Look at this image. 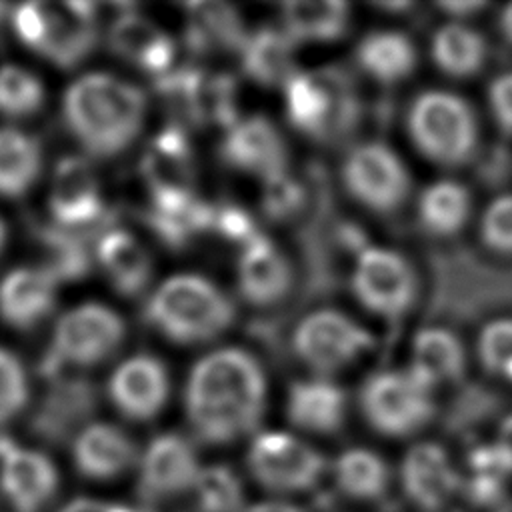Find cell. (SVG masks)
I'll use <instances>...</instances> for the list:
<instances>
[{
    "label": "cell",
    "instance_id": "cell-1",
    "mask_svg": "<svg viewBox=\"0 0 512 512\" xmlns=\"http://www.w3.org/2000/svg\"><path fill=\"white\" fill-rule=\"evenodd\" d=\"M184 398L194 434L206 444H226L252 432L260 422L266 378L250 352L222 348L196 362Z\"/></svg>",
    "mask_w": 512,
    "mask_h": 512
},
{
    "label": "cell",
    "instance_id": "cell-2",
    "mask_svg": "<svg viewBox=\"0 0 512 512\" xmlns=\"http://www.w3.org/2000/svg\"><path fill=\"white\" fill-rule=\"evenodd\" d=\"M146 112L140 88L110 74H86L64 96V118L76 140L98 158L124 152Z\"/></svg>",
    "mask_w": 512,
    "mask_h": 512
},
{
    "label": "cell",
    "instance_id": "cell-3",
    "mask_svg": "<svg viewBox=\"0 0 512 512\" xmlns=\"http://www.w3.org/2000/svg\"><path fill=\"white\" fill-rule=\"evenodd\" d=\"M232 300L208 278L180 274L166 280L146 304V320L180 344L208 342L232 326Z\"/></svg>",
    "mask_w": 512,
    "mask_h": 512
},
{
    "label": "cell",
    "instance_id": "cell-4",
    "mask_svg": "<svg viewBox=\"0 0 512 512\" xmlns=\"http://www.w3.org/2000/svg\"><path fill=\"white\" fill-rule=\"evenodd\" d=\"M408 132L416 148L432 162L460 166L478 148V120L470 104L446 90H428L408 110Z\"/></svg>",
    "mask_w": 512,
    "mask_h": 512
},
{
    "label": "cell",
    "instance_id": "cell-5",
    "mask_svg": "<svg viewBox=\"0 0 512 512\" xmlns=\"http://www.w3.org/2000/svg\"><path fill=\"white\" fill-rule=\"evenodd\" d=\"M366 422L384 436H410L434 418V386L412 368L382 370L360 388Z\"/></svg>",
    "mask_w": 512,
    "mask_h": 512
},
{
    "label": "cell",
    "instance_id": "cell-6",
    "mask_svg": "<svg viewBox=\"0 0 512 512\" xmlns=\"http://www.w3.org/2000/svg\"><path fill=\"white\" fill-rule=\"evenodd\" d=\"M284 96L290 124L316 140L342 136L358 114L350 82L338 70L298 72L286 82Z\"/></svg>",
    "mask_w": 512,
    "mask_h": 512
},
{
    "label": "cell",
    "instance_id": "cell-7",
    "mask_svg": "<svg viewBox=\"0 0 512 512\" xmlns=\"http://www.w3.org/2000/svg\"><path fill=\"white\" fill-rule=\"evenodd\" d=\"M124 340L122 318L102 304H84L66 312L54 330V340L40 362L48 380L66 366H90L106 360Z\"/></svg>",
    "mask_w": 512,
    "mask_h": 512
},
{
    "label": "cell",
    "instance_id": "cell-8",
    "mask_svg": "<svg viewBox=\"0 0 512 512\" xmlns=\"http://www.w3.org/2000/svg\"><path fill=\"white\" fill-rule=\"evenodd\" d=\"M296 356L320 378L356 362L372 346V334L344 312L322 308L306 314L294 328Z\"/></svg>",
    "mask_w": 512,
    "mask_h": 512
},
{
    "label": "cell",
    "instance_id": "cell-9",
    "mask_svg": "<svg viewBox=\"0 0 512 512\" xmlns=\"http://www.w3.org/2000/svg\"><path fill=\"white\" fill-rule=\"evenodd\" d=\"M342 182L356 202L380 214L398 210L412 188L402 160L380 142H364L348 152L342 164Z\"/></svg>",
    "mask_w": 512,
    "mask_h": 512
},
{
    "label": "cell",
    "instance_id": "cell-10",
    "mask_svg": "<svg viewBox=\"0 0 512 512\" xmlns=\"http://www.w3.org/2000/svg\"><path fill=\"white\" fill-rule=\"evenodd\" d=\"M246 460L254 480L280 494L314 488L326 470L320 452L284 432L256 434Z\"/></svg>",
    "mask_w": 512,
    "mask_h": 512
},
{
    "label": "cell",
    "instance_id": "cell-11",
    "mask_svg": "<svg viewBox=\"0 0 512 512\" xmlns=\"http://www.w3.org/2000/svg\"><path fill=\"white\" fill-rule=\"evenodd\" d=\"M352 290L366 310L382 318H398L416 302L418 276L402 254L390 248H366L358 256Z\"/></svg>",
    "mask_w": 512,
    "mask_h": 512
},
{
    "label": "cell",
    "instance_id": "cell-12",
    "mask_svg": "<svg viewBox=\"0 0 512 512\" xmlns=\"http://www.w3.org/2000/svg\"><path fill=\"white\" fill-rule=\"evenodd\" d=\"M54 224L74 230L108 232L116 220L106 210L98 192V180L88 160L66 156L58 162L50 192Z\"/></svg>",
    "mask_w": 512,
    "mask_h": 512
},
{
    "label": "cell",
    "instance_id": "cell-13",
    "mask_svg": "<svg viewBox=\"0 0 512 512\" xmlns=\"http://www.w3.org/2000/svg\"><path fill=\"white\" fill-rule=\"evenodd\" d=\"M192 442L168 432L156 436L140 462L138 494L146 504H158L194 488L200 476Z\"/></svg>",
    "mask_w": 512,
    "mask_h": 512
},
{
    "label": "cell",
    "instance_id": "cell-14",
    "mask_svg": "<svg viewBox=\"0 0 512 512\" xmlns=\"http://www.w3.org/2000/svg\"><path fill=\"white\" fill-rule=\"evenodd\" d=\"M56 488L58 472L42 452L20 448L0 434V492L12 512H40Z\"/></svg>",
    "mask_w": 512,
    "mask_h": 512
},
{
    "label": "cell",
    "instance_id": "cell-15",
    "mask_svg": "<svg viewBox=\"0 0 512 512\" xmlns=\"http://www.w3.org/2000/svg\"><path fill=\"white\" fill-rule=\"evenodd\" d=\"M96 386L82 376H56L38 402L30 428L48 444H64L94 414Z\"/></svg>",
    "mask_w": 512,
    "mask_h": 512
},
{
    "label": "cell",
    "instance_id": "cell-16",
    "mask_svg": "<svg viewBox=\"0 0 512 512\" xmlns=\"http://www.w3.org/2000/svg\"><path fill=\"white\" fill-rule=\"evenodd\" d=\"M220 156L228 166L268 180L286 172L288 150L280 130L268 118L248 116L228 128Z\"/></svg>",
    "mask_w": 512,
    "mask_h": 512
},
{
    "label": "cell",
    "instance_id": "cell-17",
    "mask_svg": "<svg viewBox=\"0 0 512 512\" xmlns=\"http://www.w3.org/2000/svg\"><path fill=\"white\" fill-rule=\"evenodd\" d=\"M44 38L38 52L62 68L82 62L94 48L98 28L90 2H40Z\"/></svg>",
    "mask_w": 512,
    "mask_h": 512
},
{
    "label": "cell",
    "instance_id": "cell-18",
    "mask_svg": "<svg viewBox=\"0 0 512 512\" xmlns=\"http://www.w3.org/2000/svg\"><path fill=\"white\" fill-rule=\"evenodd\" d=\"M400 476L408 500L426 512L442 510L462 488V476L448 452L434 442L412 446L402 460Z\"/></svg>",
    "mask_w": 512,
    "mask_h": 512
},
{
    "label": "cell",
    "instance_id": "cell-19",
    "mask_svg": "<svg viewBox=\"0 0 512 512\" xmlns=\"http://www.w3.org/2000/svg\"><path fill=\"white\" fill-rule=\"evenodd\" d=\"M168 372L154 356H134L112 374L108 392L116 408L132 420L154 418L168 398Z\"/></svg>",
    "mask_w": 512,
    "mask_h": 512
},
{
    "label": "cell",
    "instance_id": "cell-20",
    "mask_svg": "<svg viewBox=\"0 0 512 512\" xmlns=\"http://www.w3.org/2000/svg\"><path fill=\"white\" fill-rule=\"evenodd\" d=\"M292 266L276 244L264 236H254L244 244L238 262L240 294L256 306H270L288 296L292 288Z\"/></svg>",
    "mask_w": 512,
    "mask_h": 512
},
{
    "label": "cell",
    "instance_id": "cell-21",
    "mask_svg": "<svg viewBox=\"0 0 512 512\" xmlns=\"http://www.w3.org/2000/svg\"><path fill=\"white\" fill-rule=\"evenodd\" d=\"M72 456L76 470L90 480L118 478L138 460L134 440L112 424L82 428L74 438Z\"/></svg>",
    "mask_w": 512,
    "mask_h": 512
},
{
    "label": "cell",
    "instance_id": "cell-22",
    "mask_svg": "<svg viewBox=\"0 0 512 512\" xmlns=\"http://www.w3.org/2000/svg\"><path fill=\"white\" fill-rule=\"evenodd\" d=\"M108 42L114 54L142 68L144 72L162 76L170 72L176 46L168 34L134 12H122L108 32Z\"/></svg>",
    "mask_w": 512,
    "mask_h": 512
},
{
    "label": "cell",
    "instance_id": "cell-23",
    "mask_svg": "<svg viewBox=\"0 0 512 512\" xmlns=\"http://www.w3.org/2000/svg\"><path fill=\"white\" fill-rule=\"evenodd\" d=\"M56 278L44 268H16L0 282V316L28 330L46 318L56 302Z\"/></svg>",
    "mask_w": 512,
    "mask_h": 512
},
{
    "label": "cell",
    "instance_id": "cell-24",
    "mask_svg": "<svg viewBox=\"0 0 512 512\" xmlns=\"http://www.w3.org/2000/svg\"><path fill=\"white\" fill-rule=\"evenodd\" d=\"M140 170L152 196L192 192V148L182 126H168L148 144Z\"/></svg>",
    "mask_w": 512,
    "mask_h": 512
},
{
    "label": "cell",
    "instance_id": "cell-25",
    "mask_svg": "<svg viewBox=\"0 0 512 512\" xmlns=\"http://www.w3.org/2000/svg\"><path fill=\"white\" fill-rule=\"evenodd\" d=\"M346 392L328 378L294 382L286 398L288 420L312 434H334L346 420Z\"/></svg>",
    "mask_w": 512,
    "mask_h": 512
},
{
    "label": "cell",
    "instance_id": "cell-26",
    "mask_svg": "<svg viewBox=\"0 0 512 512\" xmlns=\"http://www.w3.org/2000/svg\"><path fill=\"white\" fill-rule=\"evenodd\" d=\"M144 222L166 246L184 248L194 236L212 228L214 206L202 202L194 192L152 196Z\"/></svg>",
    "mask_w": 512,
    "mask_h": 512
},
{
    "label": "cell",
    "instance_id": "cell-27",
    "mask_svg": "<svg viewBox=\"0 0 512 512\" xmlns=\"http://www.w3.org/2000/svg\"><path fill=\"white\" fill-rule=\"evenodd\" d=\"M296 42L284 32V28L262 26L246 36L240 50L244 74L256 84L274 88L286 86V82L298 74L296 70Z\"/></svg>",
    "mask_w": 512,
    "mask_h": 512
},
{
    "label": "cell",
    "instance_id": "cell-28",
    "mask_svg": "<svg viewBox=\"0 0 512 512\" xmlns=\"http://www.w3.org/2000/svg\"><path fill=\"white\" fill-rule=\"evenodd\" d=\"M186 44L194 54L240 52L246 42L240 14L224 2H190L186 4Z\"/></svg>",
    "mask_w": 512,
    "mask_h": 512
},
{
    "label": "cell",
    "instance_id": "cell-29",
    "mask_svg": "<svg viewBox=\"0 0 512 512\" xmlns=\"http://www.w3.org/2000/svg\"><path fill=\"white\" fill-rule=\"evenodd\" d=\"M96 256L114 288L124 296L140 294L152 276L146 248L126 230L104 232L96 244Z\"/></svg>",
    "mask_w": 512,
    "mask_h": 512
},
{
    "label": "cell",
    "instance_id": "cell-30",
    "mask_svg": "<svg viewBox=\"0 0 512 512\" xmlns=\"http://www.w3.org/2000/svg\"><path fill=\"white\" fill-rule=\"evenodd\" d=\"M432 386L460 380L466 370V350L462 340L448 328L428 326L416 332L412 342V364Z\"/></svg>",
    "mask_w": 512,
    "mask_h": 512
},
{
    "label": "cell",
    "instance_id": "cell-31",
    "mask_svg": "<svg viewBox=\"0 0 512 512\" xmlns=\"http://www.w3.org/2000/svg\"><path fill=\"white\" fill-rule=\"evenodd\" d=\"M414 42L394 30H376L366 34L356 48L358 66L382 84H394L408 78L416 68Z\"/></svg>",
    "mask_w": 512,
    "mask_h": 512
},
{
    "label": "cell",
    "instance_id": "cell-32",
    "mask_svg": "<svg viewBox=\"0 0 512 512\" xmlns=\"http://www.w3.org/2000/svg\"><path fill=\"white\" fill-rule=\"evenodd\" d=\"M350 6L340 0H292L282 4V28L296 42H332L344 36Z\"/></svg>",
    "mask_w": 512,
    "mask_h": 512
},
{
    "label": "cell",
    "instance_id": "cell-33",
    "mask_svg": "<svg viewBox=\"0 0 512 512\" xmlns=\"http://www.w3.org/2000/svg\"><path fill=\"white\" fill-rule=\"evenodd\" d=\"M36 240L44 250L46 266L56 280H76L90 270V238H100L98 230H74L58 224L36 226Z\"/></svg>",
    "mask_w": 512,
    "mask_h": 512
},
{
    "label": "cell",
    "instance_id": "cell-34",
    "mask_svg": "<svg viewBox=\"0 0 512 512\" xmlns=\"http://www.w3.org/2000/svg\"><path fill=\"white\" fill-rule=\"evenodd\" d=\"M430 52L434 64L444 74L468 78L482 70L488 56V46L474 28L460 22H450L434 32Z\"/></svg>",
    "mask_w": 512,
    "mask_h": 512
},
{
    "label": "cell",
    "instance_id": "cell-35",
    "mask_svg": "<svg viewBox=\"0 0 512 512\" xmlns=\"http://www.w3.org/2000/svg\"><path fill=\"white\" fill-rule=\"evenodd\" d=\"M472 210V198L466 186L454 180H440L430 184L418 202L420 224L434 236L448 238L458 234Z\"/></svg>",
    "mask_w": 512,
    "mask_h": 512
},
{
    "label": "cell",
    "instance_id": "cell-36",
    "mask_svg": "<svg viewBox=\"0 0 512 512\" xmlns=\"http://www.w3.org/2000/svg\"><path fill=\"white\" fill-rule=\"evenodd\" d=\"M42 168L40 142L20 130H0V194L22 196Z\"/></svg>",
    "mask_w": 512,
    "mask_h": 512
},
{
    "label": "cell",
    "instance_id": "cell-37",
    "mask_svg": "<svg viewBox=\"0 0 512 512\" xmlns=\"http://www.w3.org/2000/svg\"><path fill=\"white\" fill-rule=\"evenodd\" d=\"M334 480L338 490L356 500H380L390 486L386 462L372 450L350 448L334 462Z\"/></svg>",
    "mask_w": 512,
    "mask_h": 512
},
{
    "label": "cell",
    "instance_id": "cell-38",
    "mask_svg": "<svg viewBox=\"0 0 512 512\" xmlns=\"http://www.w3.org/2000/svg\"><path fill=\"white\" fill-rule=\"evenodd\" d=\"M470 478L466 492L478 506H488L504 494V486L512 476V452L496 442L492 446H480L472 450L470 458Z\"/></svg>",
    "mask_w": 512,
    "mask_h": 512
},
{
    "label": "cell",
    "instance_id": "cell-39",
    "mask_svg": "<svg viewBox=\"0 0 512 512\" xmlns=\"http://www.w3.org/2000/svg\"><path fill=\"white\" fill-rule=\"evenodd\" d=\"M198 512H242V484L226 466L204 468L192 488Z\"/></svg>",
    "mask_w": 512,
    "mask_h": 512
},
{
    "label": "cell",
    "instance_id": "cell-40",
    "mask_svg": "<svg viewBox=\"0 0 512 512\" xmlns=\"http://www.w3.org/2000/svg\"><path fill=\"white\" fill-rule=\"evenodd\" d=\"M44 102V88L40 80L24 68H0V112L22 118L34 114Z\"/></svg>",
    "mask_w": 512,
    "mask_h": 512
},
{
    "label": "cell",
    "instance_id": "cell-41",
    "mask_svg": "<svg viewBox=\"0 0 512 512\" xmlns=\"http://www.w3.org/2000/svg\"><path fill=\"white\" fill-rule=\"evenodd\" d=\"M476 350L486 372L512 382V318L488 322L478 336Z\"/></svg>",
    "mask_w": 512,
    "mask_h": 512
},
{
    "label": "cell",
    "instance_id": "cell-42",
    "mask_svg": "<svg viewBox=\"0 0 512 512\" xmlns=\"http://www.w3.org/2000/svg\"><path fill=\"white\" fill-rule=\"evenodd\" d=\"M480 240L500 256H512V194L494 198L480 220Z\"/></svg>",
    "mask_w": 512,
    "mask_h": 512
},
{
    "label": "cell",
    "instance_id": "cell-43",
    "mask_svg": "<svg viewBox=\"0 0 512 512\" xmlns=\"http://www.w3.org/2000/svg\"><path fill=\"white\" fill-rule=\"evenodd\" d=\"M28 402V378L20 360L0 348V424L14 418Z\"/></svg>",
    "mask_w": 512,
    "mask_h": 512
},
{
    "label": "cell",
    "instance_id": "cell-44",
    "mask_svg": "<svg viewBox=\"0 0 512 512\" xmlns=\"http://www.w3.org/2000/svg\"><path fill=\"white\" fill-rule=\"evenodd\" d=\"M304 202V190L284 172L264 180V210L272 218L292 216Z\"/></svg>",
    "mask_w": 512,
    "mask_h": 512
},
{
    "label": "cell",
    "instance_id": "cell-45",
    "mask_svg": "<svg viewBox=\"0 0 512 512\" xmlns=\"http://www.w3.org/2000/svg\"><path fill=\"white\" fill-rule=\"evenodd\" d=\"M212 228H216L224 238L234 240V242H242L248 244L254 236H258L252 218L248 216L246 210H242L240 206L234 204H222V206H214V224Z\"/></svg>",
    "mask_w": 512,
    "mask_h": 512
},
{
    "label": "cell",
    "instance_id": "cell-46",
    "mask_svg": "<svg viewBox=\"0 0 512 512\" xmlns=\"http://www.w3.org/2000/svg\"><path fill=\"white\" fill-rule=\"evenodd\" d=\"M488 102L500 130L512 136V72H502L490 82Z\"/></svg>",
    "mask_w": 512,
    "mask_h": 512
},
{
    "label": "cell",
    "instance_id": "cell-47",
    "mask_svg": "<svg viewBox=\"0 0 512 512\" xmlns=\"http://www.w3.org/2000/svg\"><path fill=\"white\" fill-rule=\"evenodd\" d=\"M12 22L16 28V34L20 36V40L38 50L42 38H44V12H42V4L40 2H28L22 4L14 10L12 14Z\"/></svg>",
    "mask_w": 512,
    "mask_h": 512
},
{
    "label": "cell",
    "instance_id": "cell-48",
    "mask_svg": "<svg viewBox=\"0 0 512 512\" xmlns=\"http://www.w3.org/2000/svg\"><path fill=\"white\" fill-rule=\"evenodd\" d=\"M58 512H136V510L122 504H114V502H104L94 498H76L64 504Z\"/></svg>",
    "mask_w": 512,
    "mask_h": 512
},
{
    "label": "cell",
    "instance_id": "cell-49",
    "mask_svg": "<svg viewBox=\"0 0 512 512\" xmlns=\"http://www.w3.org/2000/svg\"><path fill=\"white\" fill-rule=\"evenodd\" d=\"M484 6H486L484 2H440L438 4V8L452 18H466V16L470 18L476 12L484 10Z\"/></svg>",
    "mask_w": 512,
    "mask_h": 512
},
{
    "label": "cell",
    "instance_id": "cell-50",
    "mask_svg": "<svg viewBox=\"0 0 512 512\" xmlns=\"http://www.w3.org/2000/svg\"><path fill=\"white\" fill-rule=\"evenodd\" d=\"M242 512H302V510L284 502H264V504L244 508Z\"/></svg>",
    "mask_w": 512,
    "mask_h": 512
},
{
    "label": "cell",
    "instance_id": "cell-51",
    "mask_svg": "<svg viewBox=\"0 0 512 512\" xmlns=\"http://www.w3.org/2000/svg\"><path fill=\"white\" fill-rule=\"evenodd\" d=\"M498 26L508 44H512V2L506 4L498 16Z\"/></svg>",
    "mask_w": 512,
    "mask_h": 512
},
{
    "label": "cell",
    "instance_id": "cell-52",
    "mask_svg": "<svg viewBox=\"0 0 512 512\" xmlns=\"http://www.w3.org/2000/svg\"><path fill=\"white\" fill-rule=\"evenodd\" d=\"M500 442L512 452V414L506 416L500 424Z\"/></svg>",
    "mask_w": 512,
    "mask_h": 512
},
{
    "label": "cell",
    "instance_id": "cell-53",
    "mask_svg": "<svg viewBox=\"0 0 512 512\" xmlns=\"http://www.w3.org/2000/svg\"><path fill=\"white\" fill-rule=\"evenodd\" d=\"M4 238H6V230H4V224H2V220H0V250H2V246H4Z\"/></svg>",
    "mask_w": 512,
    "mask_h": 512
},
{
    "label": "cell",
    "instance_id": "cell-54",
    "mask_svg": "<svg viewBox=\"0 0 512 512\" xmlns=\"http://www.w3.org/2000/svg\"><path fill=\"white\" fill-rule=\"evenodd\" d=\"M6 10H8V6H4V4H0V24H2V20H4V16H6Z\"/></svg>",
    "mask_w": 512,
    "mask_h": 512
},
{
    "label": "cell",
    "instance_id": "cell-55",
    "mask_svg": "<svg viewBox=\"0 0 512 512\" xmlns=\"http://www.w3.org/2000/svg\"><path fill=\"white\" fill-rule=\"evenodd\" d=\"M498 512H512V502H508V504H504Z\"/></svg>",
    "mask_w": 512,
    "mask_h": 512
}]
</instances>
